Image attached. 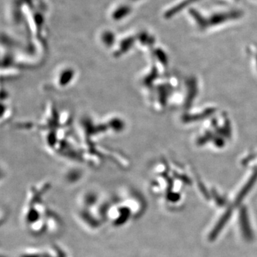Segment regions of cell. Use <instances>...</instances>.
Listing matches in <instances>:
<instances>
[{
  "label": "cell",
  "mask_w": 257,
  "mask_h": 257,
  "mask_svg": "<svg viewBox=\"0 0 257 257\" xmlns=\"http://www.w3.org/2000/svg\"><path fill=\"white\" fill-rule=\"evenodd\" d=\"M132 13V7L130 5H120L116 7L112 13L111 17L114 21H121L123 19L126 18Z\"/></svg>",
  "instance_id": "obj_1"
},
{
  "label": "cell",
  "mask_w": 257,
  "mask_h": 257,
  "mask_svg": "<svg viewBox=\"0 0 257 257\" xmlns=\"http://www.w3.org/2000/svg\"><path fill=\"white\" fill-rule=\"evenodd\" d=\"M101 41L104 45H111L114 42V35L111 31H104L101 34Z\"/></svg>",
  "instance_id": "obj_2"
}]
</instances>
